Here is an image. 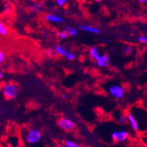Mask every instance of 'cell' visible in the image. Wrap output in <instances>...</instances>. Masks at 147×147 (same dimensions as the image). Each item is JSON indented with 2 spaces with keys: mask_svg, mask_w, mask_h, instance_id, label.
<instances>
[{
  "mask_svg": "<svg viewBox=\"0 0 147 147\" xmlns=\"http://www.w3.org/2000/svg\"><path fill=\"white\" fill-rule=\"evenodd\" d=\"M19 88L15 83L9 82L5 83L2 88V94L7 100H11L18 95Z\"/></svg>",
  "mask_w": 147,
  "mask_h": 147,
  "instance_id": "cell-1",
  "label": "cell"
},
{
  "mask_svg": "<svg viewBox=\"0 0 147 147\" xmlns=\"http://www.w3.org/2000/svg\"><path fill=\"white\" fill-rule=\"evenodd\" d=\"M42 135L41 131L38 129H29L26 134V140L29 144H35L41 140Z\"/></svg>",
  "mask_w": 147,
  "mask_h": 147,
  "instance_id": "cell-2",
  "label": "cell"
},
{
  "mask_svg": "<svg viewBox=\"0 0 147 147\" xmlns=\"http://www.w3.org/2000/svg\"><path fill=\"white\" fill-rule=\"evenodd\" d=\"M108 92L113 98L116 99H122L125 95L124 88L118 84H113L109 87Z\"/></svg>",
  "mask_w": 147,
  "mask_h": 147,
  "instance_id": "cell-3",
  "label": "cell"
},
{
  "mask_svg": "<svg viewBox=\"0 0 147 147\" xmlns=\"http://www.w3.org/2000/svg\"><path fill=\"white\" fill-rule=\"evenodd\" d=\"M57 125H58V126L61 129L67 132L72 131L75 128V123L72 120L70 119H60L57 122Z\"/></svg>",
  "mask_w": 147,
  "mask_h": 147,
  "instance_id": "cell-4",
  "label": "cell"
},
{
  "mask_svg": "<svg viewBox=\"0 0 147 147\" xmlns=\"http://www.w3.org/2000/svg\"><path fill=\"white\" fill-rule=\"evenodd\" d=\"M128 133L126 131H113L111 134L113 141L115 143H122V142L125 141L128 138Z\"/></svg>",
  "mask_w": 147,
  "mask_h": 147,
  "instance_id": "cell-5",
  "label": "cell"
},
{
  "mask_svg": "<svg viewBox=\"0 0 147 147\" xmlns=\"http://www.w3.org/2000/svg\"><path fill=\"white\" fill-rule=\"evenodd\" d=\"M96 65L99 68H106L110 65V59L107 54H101L95 60Z\"/></svg>",
  "mask_w": 147,
  "mask_h": 147,
  "instance_id": "cell-6",
  "label": "cell"
},
{
  "mask_svg": "<svg viewBox=\"0 0 147 147\" xmlns=\"http://www.w3.org/2000/svg\"><path fill=\"white\" fill-rule=\"evenodd\" d=\"M45 19L49 23H56V24H60V23H63V18L58 14H47L45 15Z\"/></svg>",
  "mask_w": 147,
  "mask_h": 147,
  "instance_id": "cell-7",
  "label": "cell"
},
{
  "mask_svg": "<svg viewBox=\"0 0 147 147\" xmlns=\"http://www.w3.org/2000/svg\"><path fill=\"white\" fill-rule=\"evenodd\" d=\"M79 29L83 32H86L92 33V34H96L98 35L101 33V30L100 29L95 26H93L91 25H80Z\"/></svg>",
  "mask_w": 147,
  "mask_h": 147,
  "instance_id": "cell-8",
  "label": "cell"
},
{
  "mask_svg": "<svg viewBox=\"0 0 147 147\" xmlns=\"http://www.w3.org/2000/svg\"><path fill=\"white\" fill-rule=\"evenodd\" d=\"M127 117H128V122H129L130 125L131 126L132 129L135 131H139V124H138V120L136 119L132 113H128L127 115Z\"/></svg>",
  "mask_w": 147,
  "mask_h": 147,
  "instance_id": "cell-9",
  "label": "cell"
},
{
  "mask_svg": "<svg viewBox=\"0 0 147 147\" xmlns=\"http://www.w3.org/2000/svg\"><path fill=\"white\" fill-rule=\"evenodd\" d=\"M89 53L90 57L92 59H93L94 60H96L101 55V52L99 51V49L97 47H92L91 48L89 49Z\"/></svg>",
  "mask_w": 147,
  "mask_h": 147,
  "instance_id": "cell-10",
  "label": "cell"
},
{
  "mask_svg": "<svg viewBox=\"0 0 147 147\" xmlns=\"http://www.w3.org/2000/svg\"><path fill=\"white\" fill-rule=\"evenodd\" d=\"M64 31L68 34V37H77L78 35V31L73 26H67L64 29Z\"/></svg>",
  "mask_w": 147,
  "mask_h": 147,
  "instance_id": "cell-11",
  "label": "cell"
},
{
  "mask_svg": "<svg viewBox=\"0 0 147 147\" xmlns=\"http://www.w3.org/2000/svg\"><path fill=\"white\" fill-rule=\"evenodd\" d=\"M54 51L56 54L62 56H65L66 54L68 53V51H66L65 49L61 45H56L54 48Z\"/></svg>",
  "mask_w": 147,
  "mask_h": 147,
  "instance_id": "cell-12",
  "label": "cell"
},
{
  "mask_svg": "<svg viewBox=\"0 0 147 147\" xmlns=\"http://www.w3.org/2000/svg\"><path fill=\"white\" fill-rule=\"evenodd\" d=\"M8 29H7V27L5 26L4 23H2V22H1V23H0V35H1V36L5 37L8 35Z\"/></svg>",
  "mask_w": 147,
  "mask_h": 147,
  "instance_id": "cell-13",
  "label": "cell"
},
{
  "mask_svg": "<svg viewBox=\"0 0 147 147\" xmlns=\"http://www.w3.org/2000/svg\"><path fill=\"white\" fill-rule=\"evenodd\" d=\"M43 8V3L42 2H38V3H35L32 7V10L33 12L35 13H38L41 11V8Z\"/></svg>",
  "mask_w": 147,
  "mask_h": 147,
  "instance_id": "cell-14",
  "label": "cell"
},
{
  "mask_svg": "<svg viewBox=\"0 0 147 147\" xmlns=\"http://www.w3.org/2000/svg\"><path fill=\"white\" fill-rule=\"evenodd\" d=\"M65 146L66 147H80V145L75 142L71 141V140H66L65 141Z\"/></svg>",
  "mask_w": 147,
  "mask_h": 147,
  "instance_id": "cell-15",
  "label": "cell"
},
{
  "mask_svg": "<svg viewBox=\"0 0 147 147\" xmlns=\"http://www.w3.org/2000/svg\"><path fill=\"white\" fill-rule=\"evenodd\" d=\"M118 122H119L120 124H125L128 122V117L124 114L120 115V116L118 119Z\"/></svg>",
  "mask_w": 147,
  "mask_h": 147,
  "instance_id": "cell-16",
  "label": "cell"
},
{
  "mask_svg": "<svg viewBox=\"0 0 147 147\" xmlns=\"http://www.w3.org/2000/svg\"><path fill=\"white\" fill-rule=\"evenodd\" d=\"M56 36L58 37V38H59L63 39V40H64V39H66L67 38H68V35L65 32L63 31V32H56Z\"/></svg>",
  "mask_w": 147,
  "mask_h": 147,
  "instance_id": "cell-17",
  "label": "cell"
},
{
  "mask_svg": "<svg viewBox=\"0 0 147 147\" xmlns=\"http://www.w3.org/2000/svg\"><path fill=\"white\" fill-rule=\"evenodd\" d=\"M132 51H133V48L130 45H126V46L124 47V48H123V53L125 55H129L130 53H131Z\"/></svg>",
  "mask_w": 147,
  "mask_h": 147,
  "instance_id": "cell-18",
  "label": "cell"
},
{
  "mask_svg": "<svg viewBox=\"0 0 147 147\" xmlns=\"http://www.w3.org/2000/svg\"><path fill=\"white\" fill-rule=\"evenodd\" d=\"M68 0H54L55 3L59 7H63L66 5V3L68 2Z\"/></svg>",
  "mask_w": 147,
  "mask_h": 147,
  "instance_id": "cell-19",
  "label": "cell"
},
{
  "mask_svg": "<svg viewBox=\"0 0 147 147\" xmlns=\"http://www.w3.org/2000/svg\"><path fill=\"white\" fill-rule=\"evenodd\" d=\"M138 41L141 44H147V35H140L138 37Z\"/></svg>",
  "mask_w": 147,
  "mask_h": 147,
  "instance_id": "cell-20",
  "label": "cell"
},
{
  "mask_svg": "<svg viewBox=\"0 0 147 147\" xmlns=\"http://www.w3.org/2000/svg\"><path fill=\"white\" fill-rule=\"evenodd\" d=\"M65 57L68 61H71V62L75 59V56H74V54L71 52H68V53L66 54V56H65Z\"/></svg>",
  "mask_w": 147,
  "mask_h": 147,
  "instance_id": "cell-21",
  "label": "cell"
},
{
  "mask_svg": "<svg viewBox=\"0 0 147 147\" xmlns=\"http://www.w3.org/2000/svg\"><path fill=\"white\" fill-rule=\"evenodd\" d=\"M5 59V54L4 52L1 51L0 52V63H3Z\"/></svg>",
  "mask_w": 147,
  "mask_h": 147,
  "instance_id": "cell-22",
  "label": "cell"
},
{
  "mask_svg": "<svg viewBox=\"0 0 147 147\" xmlns=\"http://www.w3.org/2000/svg\"><path fill=\"white\" fill-rule=\"evenodd\" d=\"M103 43H105V44H108V43L110 42V39H107V38H105L102 40Z\"/></svg>",
  "mask_w": 147,
  "mask_h": 147,
  "instance_id": "cell-23",
  "label": "cell"
},
{
  "mask_svg": "<svg viewBox=\"0 0 147 147\" xmlns=\"http://www.w3.org/2000/svg\"><path fill=\"white\" fill-rule=\"evenodd\" d=\"M140 3H147V0H138Z\"/></svg>",
  "mask_w": 147,
  "mask_h": 147,
  "instance_id": "cell-24",
  "label": "cell"
},
{
  "mask_svg": "<svg viewBox=\"0 0 147 147\" xmlns=\"http://www.w3.org/2000/svg\"><path fill=\"white\" fill-rule=\"evenodd\" d=\"M62 98L64 99V100H65L66 98H67V95H66V94H62Z\"/></svg>",
  "mask_w": 147,
  "mask_h": 147,
  "instance_id": "cell-25",
  "label": "cell"
},
{
  "mask_svg": "<svg viewBox=\"0 0 147 147\" xmlns=\"http://www.w3.org/2000/svg\"><path fill=\"white\" fill-rule=\"evenodd\" d=\"M2 78H3V74H2V72H0V78L2 79Z\"/></svg>",
  "mask_w": 147,
  "mask_h": 147,
  "instance_id": "cell-26",
  "label": "cell"
},
{
  "mask_svg": "<svg viewBox=\"0 0 147 147\" xmlns=\"http://www.w3.org/2000/svg\"><path fill=\"white\" fill-rule=\"evenodd\" d=\"M92 1H94V2H101V0H92Z\"/></svg>",
  "mask_w": 147,
  "mask_h": 147,
  "instance_id": "cell-27",
  "label": "cell"
},
{
  "mask_svg": "<svg viewBox=\"0 0 147 147\" xmlns=\"http://www.w3.org/2000/svg\"><path fill=\"white\" fill-rule=\"evenodd\" d=\"M146 92H147V91H146Z\"/></svg>",
  "mask_w": 147,
  "mask_h": 147,
  "instance_id": "cell-28",
  "label": "cell"
}]
</instances>
